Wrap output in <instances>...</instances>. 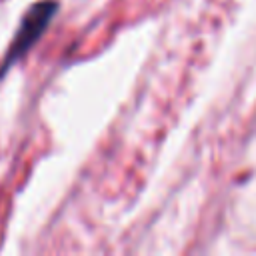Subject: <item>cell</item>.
<instances>
[{
  "label": "cell",
  "instance_id": "cell-1",
  "mask_svg": "<svg viewBox=\"0 0 256 256\" xmlns=\"http://www.w3.org/2000/svg\"><path fill=\"white\" fill-rule=\"evenodd\" d=\"M56 12H58V2H54V0L38 2V4H34V6L26 12V16L22 18V22H20V26H18V30H16V36H14V40H12V44H10L8 52H6V58L2 60L0 78H2L20 58H24V56L32 50V46L40 40V36L44 34V30H46V28L50 26V22L54 20Z\"/></svg>",
  "mask_w": 256,
  "mask_h": 256
}]
</instances>
